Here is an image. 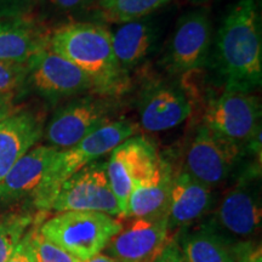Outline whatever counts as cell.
Listing matches in <instances>:
<instances>
[{"label": "cell", "mask_w": 262, "mask_h": 262, "mask_svg": "<svg viewBox=\"0 0 262 262\" xmlns=\"http://www.w3.org/2000/svg\"><path fill=\"white\" fill-rule=\"evenodd\" d=\"M260 0H238L222 18L215 38V61L225 91L253 93L262 81Z\"/></svg>", "instance_id": "1"}, {"label": "cell", "mask_w": 262, "mask_h": 262, "mask_svg": "<svg viewBox=\"0 0 262 262\" xmlns=\"http://www.w3.org/2000/svg\"><path fill=\"white\" fill-rule=\"evenodd\" d=\"M48 48L83 71L95 93L112 96L126 86V74L114 56L111 32L102 25L66 24L49 35Z\"/></svg>", "instance_id": "2"}, {"label": "cell", "mask_w": 262, "mask_h": 262, "mask_svg": "<svg viewBox=\"0 0 262 262\" xmlns=\"http://www.w3.org/2000/svg\"><path fill=\"white\" fill-rule=\"evenodd\" d=\"M140 129L139 124L134 120L122 118L107 123L71 148L58 150L41 185L33 195L34 205L39 210L48 211L52 199L66 180L84 166L112 152L124 141L135 136Z\"/></svg>", "instance_id": "3"}, {"label": "cell", "mask_w": 262, "mask_h": 262, "mask_svg": "<svg viewBox=\"0 0 262 262\" xmlns=\"http://www.w3.org/2000/svg\"><path fill=\"white\" fill-rule=\"evenodd\" d=\"M123 227L119 219L95 211H64L44 221L39 231L78 261L101 254Z\"/></svg>", "instance_id": "4"}, {"label": "cell", "mask_w": 262, "mask_h": 262, "mask_svg": "<svg viewBox=\"0 0 262 262\" xmlns=\"http://www.w3.org/2000/svg\"><path fill=\"white\" fill-rule=\"evenodd\" d=\"M261 101L251 93L225 91L210 101L203 124L235 145L249 149L261 135Z\"/></svg>", "instance_id": "5"}, {"label": "cell", "mask_w": 262, "mask_h": 262, "mask_svg": "<svg viewBox=\"0 0 262 262\" xmlns=\"http://www.w3.org/2000/svg\"><path fill=\"white\" fill-rule=\"evenodd\" d=\"M49 210L95 211L113 217H122L119 205L108 182L106 162L84 166L62 183Z\"/></svg>", "instance_id": "6"}, {"label": "cell", "mask_w": 262, "mask_h": 262, "mask_svg": "<svg viewBox=\"0 0 262 262\" xmlns=\"http://www.w3.org/2000/svg\"><path fill=\"white\" fill-rule=\"evenodd\" d=\"M261 165H255L224 195L212 224L229 239H250L261 227Z\"/></svg>", "instance_id": "7"}, {"label": "cell", "mask_w": 262, "mask_h": 262, "mask_svg": "<svg viewBox=\"0 0 262 262\" xmlns=\"http://www.w3.org/2000/svg\"><path fill=\"white\" fill-rule=\"evenodd\" d=\"M247 152L243 147L201 124L186 152L185 171L208 187L221 185Z\"/></svg>", "instance_id": "8"}, {"label": "cell", "mask_w": 262, "mask_h": 262, "mask_svg": "<svg viewBox=\"0 0 262 262\" xmlns=\"http://www.w3.org/2000/svg\"><path fill=\"white\" fill-rule=\"evenodd\" d=\"M159 162L156 146L146 137H130L111 152L106 162L107 178L122 217H126L127 201L134 186L152 175Z\"/></svg>", "instance_id": "9"}, {"label": "cell", "mask_w": 262, "mask_h": 262, "mask_svg": "<svg viewBox=\"0 0 262 262\" xmlns=\"http://www.w3.org/2000/svg\"><path fill=\"white\" fill-rule=\"evenodd\" d=\"M112 116V106L95 96L74 98L58 108L44 129L49 146L67 149L106 125Z\"/></svg>", "instance_id": "10"}, {"label": "cell", "mask_w": 262, "mask_h": 262, "mask_svg": "<svg viewBox=\"0 0 262 262\" xmlns=\"http://www.w3.org/2000/svg\"><path fill=\"white\" fill-rule=\"evenodd\" d=\"M212 45V24L206 9L186 12L176 22L169 40L166 66L173 73L199 70L206 63Z\"/></svg>", "instance_id": "11"}, {"label": "cell", "mask_w": 262, "mask_h": 262, "mask_svg": "<svg viewBox=\"0 0 262 262\" xmlns=\"http://www.w3.org/2000/svg\"><path fill=\"white\" fill-rule=\"evenodd\" d=\"M52 102L94 90L90 78L77 66L48 47L27 63V83Z\"/></svg>", "instance_id": "12"}, {"label": "cell", "mask_w": 262, "mask_h": 262, "mask_svg": "<svg viewBox=\"0 0 262 262\" xmlns=\"http://www.w3.org/2000/svg\"><path fill=\"white\" fill-rule=\"evenodd\" d=\"M169 239L166 214L133 219L111 238L102 253L118 262H153Z\"/></svg>", "instance_id": "13"}, {"label": "cell", "mask_w": 262, "mask_h": 262, "mask_svg": "<svg viewBox=\"0 0 262 262\" xmlns=\"http://www.w3.org/2000/svg\"><path fill=\"white\" fill-rule=\"evenodd\" d=\"M191 113V98L179 84L157 81L148 85L140 96L139 125L148 133L172 129Z\"/></svg>", "instance_id": "14"}, {"label": "cell", "mask_w": 262, "mask_h": 262, "mask_svg": "<svg viewBox=\"0 0 262 262\" xmlns=\"http://www.w3.org/2000/svg\"><path fill=\"white\" fill-rule=\"evenodd\" d=\"M58 150L49 145L29 149L0 181V205L34 195Z\"/></svg>", "instance_id": "15"}, {"label": "cell", "mask_w": 262, "mask_h": 262, "mask_svg": "<svg viewBox=\"0 0 262 262\" xmlns=\"http://www.w3.org/2000/svg\"><path fill=\"white\" fill-rule=\"evenodd\" d=\"M211 189L185 170L173 175L166 208L169 232L188 227L210 210L214 203Z\"/></svg>", "instance_id": "16"}, {"label": "cell", "mask_w": 262, "mask_h": 262, "mask_svg": "<svg viewBox=\"0 0 262 262\" xmlns=\"http://www.w3.org/2000/svg\"><path fill=\"white\" fill-rule=\"evenodd\" d=\"M44 135V119L32 111H17L0 123V181Z\"/></svg>", "instance_id": "17"}, {"label": "cell", "mask_w": 262, "mask_h": 262, "mask_svg": "<svg viewBox=\"0 0 262 262\" xmlns=\"http://www.w3.org/2000/svg\"><path fill=\"white\" fill-rule=\"evenodd\" d=\"M114 56L124 73L135 70L155 51L159 26L150 16L119 25L111 32Z\"/></svg>", "instance_id": "18"}, {"label": "cell", "mask_w": 262, "mask_h": 262, "mask_svg": "<svg viewBox=\"0 0 262 262\" xmlns=\"http://www.w3.org/2000/svg\"><path fill=\"white\" fill-rule=\"evenodd\" d=\"M172 176L169 164L160 158L152 175L133 187L125 219L155 217L166 214Z\"/></svg>", "instance_id": "19"}, {"label": "cell", "mask_w": 262, "mask_h": 262, "mask_svg": "<svg viewBox=\"0 0 262 262\" xmlns=\"http://www.w3.org/2000/svg\"><path fill=\"white\" fill-rule=\"evenodd\" d=\"M178 241L186 262H235V243L210 222Z\"/></svg>", "instance_id": "20"}, {"label": "cell", "mask_w": 262, "mask_h": 262, "mask_svg": "<svg viewBox=\"0 0 262 262\" xmlns=\"http://www.w3.org/2000/svg\"><path fill=\"white\" fill-rule=\"evenodd\" d=\"M48 47V37L24 21L0 22V62L27 64Z\"/></svg>", "instance_id": "21"}, {"label": "cell", "mask_w": 262, "mask_h": 262, "mask_svg": "<svg viewBox=\"0 0 262 262\" xmlns=\"http://www.w3.org/2000/svg\"><path fill=\"white\" fill-rule=\"evenodd\" d=\"M172 0H100L97 15L106 22L123 25L148 17Z\"/></svg>", "instance_id": "22"}, {"label": "cell", "mask_w": 262, "mask_h": 262, "mask_svg": "<svg viewBox=\"0 0 262 262\" xmlns=\"http://www.w3.org/2000/svg\"><path fill=\"white\" fill-rule=\"evenodd\" d=\"M32 262H80L40 233L39 226L26 232L22 238Z\"/></svg>", "instance_id": "23"}, {"label": "cell", "mask_w": 262, "mask_h": 262, "mask_svg": "<svg viewBox=\"0 0 262 262\" xmlns=\"http://www.w3.org/2000/svg\"><path fill=\"white\" fill-rule=\"evenodd\" d=\"M32 224L29 215H10L0 220V262H8Z\"/></svg>", "instance_id": "24"}, {"label": "cell", "mask_w": 262, "mask_h": 262, "mask_svg": "<svg viewBox=\"0 0 262 262\" xmlns=\"http://www.w3.org/2000/svg\"><path fill=\"white\" fill-rule=\"evenodd\" d=\"M27 83V64L0 62V94L16 95Z\"/></svg>", "instance_id": "25"}, {"label": "cell", "mask_w": 262, "mask_h": 262, "mask_svg": "<svg viewBox=\"0 0 262 262\" xmlns=\"http://www.w3.org/2000/svg\"><path fill=\"white\" fill-rule=\"evenodd\" d=\"M49 9L60 14H75L83 12L91 6L98 4L100 0H45Z\"/></svg>", "instance_id": "26"}, {"label": "cell", "mask_w": 262, "mask_h": 262, "mask_svg": "<svg viewBox=\"0 0 262 262\" xmlns=\"http://www.w3.org/2000/svg\"><path fill=\"white\" fill-rule=\"evenodd\" d=\"M235 262H262L261 245L250 242H239L234 245Z\"/></svg>", "instance_id": "27"}, {"label": "cell", "mask_w": 262, "mask_h": 262, "mask_svg": "<svg viewBox=\"0 0 262 262\" xmlns=\"http://www.w3.org/2000/svg\"><path fill=\"white\" fill-rule=\"evenodd\" d=\"M153 262H186L181 253L178 235L169 239V242L164 247L162 253L158 255V257Z\"/></svg>", "instance_id": "28"}, {"label": "cell", "mask_w": 262, "mask_h": 262, "mask_svg": "<svg viewBox=\"0 0 262 262\" xmlns=\"http://www.w3.org/2000/svg\"><path fill=\"white\" fill-rule=\"evenodd\" d=\"M17 111L15 104V95L0 94V123Z\"/></svg>", "instance_id": "29"}, {"label": "cell", "mask_w": 262, "mask_h": 262, "mask_svg": "<svg viewBox=\"0 0 262 262\" xmlns=\"http://www.w3.org/2000/svg\"><path fill=\"white\" fill-rule=\"evenodd\" d=\"M8 262H32L24 242H19L18 245L15 249V251L12 253L11 256H10Z\"/></svg>", "instance_id": "30"}, {"label": "cell", "mask_w": 262, "mask_h": 262, "mask_svg": "<svg viewBox=\"0 0 262 262\" xmlns=\"http://www.w3.org/2000/svg\"><path fill=\"white\" fill-rule=\"evenodd\" d=\"M33 0H0V10L4 11H15L32 3Z\"/></svg>", "instance_id": "31"}, {"label": "cell", "mask_w": 262, "mask_h": 262, "mask_svg": "<svg viewBox=\"0 0 262 262\" xmlns=\"http://www.w3.org/2000/svg\"><path fill=\"white\" fill-rule=\"evenodd\" d=\"M86 262H118V261H116V260H114V258H112V257L107 256L106 254L101 253V254L96 255V256H94L93 258H91V260L86 261Z\"/></svg>", "instance_id": "32"}, {"label": "cell", "mask_w": 262, "mask_h": 262, "mask_svg": "<svg viewBox=\"0 0 262 262\" xmlns=\"http://www.w3.org/2000/svg\"><path fill=\"white\" fill-rule=\"evenodd\" d=\"M188 2L194 5H203V4H206V3H209L210 0H188Z\"/></svg>", "instance_id": "33"}]
</instances>
